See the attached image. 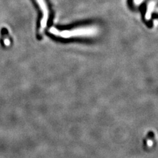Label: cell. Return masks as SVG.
Returning <instances> with one entry per match:
<instances>
[{
    "instance_id": "cell-1",
    "label": "cell",
    "mask_w": 158,
    "mask_h": 158,
    "mask_svg": "<svg viewBox=\"0 0 158 158\" xmlns=\"http://www.w3.org/2000/svg\"><path fill=\"white\" fill-rule=\"evenodd\" d=\"M49 32L53 36L64 39L90 38L97 35L98 28L94 25L84 26L69 30H59L55 27H52L49 28Z\"/></svg>"
},
{
    "instance_id": "cell-2",
    "label": "cell",
    "mask_w": 158,
    "mask_h": 158,
    "mask_svg": "<svg viewBox=\"0 0 158 158\" xmlns=\"http://www.w3.org/2000/svg\"><path fill=\"white\" fill-rule=\"evenodd\" d=\"M35 1L38 3V7L40 9L42 14L39 29V33L40 34H42L44 32V30L46 29L48 23V20L49 17V11L46 0H35Z\"/></svg>"
},
{
    "instance_id": "cell-3",
    "label": "cell",
    "mask_w": 158,
    "mask_h": 158,
    "mask_svg": "<svg viewBox=\"0 0 158 158\" xmlns=\"http://www.w3.org/2000/svg\"><path fill=\"white\" fill-rule=\"evenodd\" d=\"M155 7H156V3L154 1H151L149 3V4H148V6L147 7L146 13L145 15V18L147 21H149V20L151 19L152 13L154 11Z\"/></svg>"
},
{
    "instance_id": "cell-4",
    "label": "cell",
    "mask_w": 158,
    "mask_h": 158,
    "mask_svg": "<svg viewBox=\"0 0 158 158\" xmlns=\"http://www.w3.org/2000/svg\"><path fill=\"white\" fill-rule=\"evenodd\" d=\"M154 136H155L154 133L152 131H150L149 132H148V134L147 135V139L150 140L151 141H153L154 139Z\"/></svg>"
},
{
    "instance_id": "cell-5",
    "label": "cell",
    "mask_w": 158,
    "mask_h": 158,
    "mask_svg": "<svg viewBox=\"0 0 158 158\" xmlns=\"http://www.w3.org/2000/svg\"><path fill=\"white\" fill-rule=\"evenodd\" d=\"M144 1V0H133V2H134V3L136 6H139L140 4H141L142 3V2Z\"/></svg>"
}]
</instances>
